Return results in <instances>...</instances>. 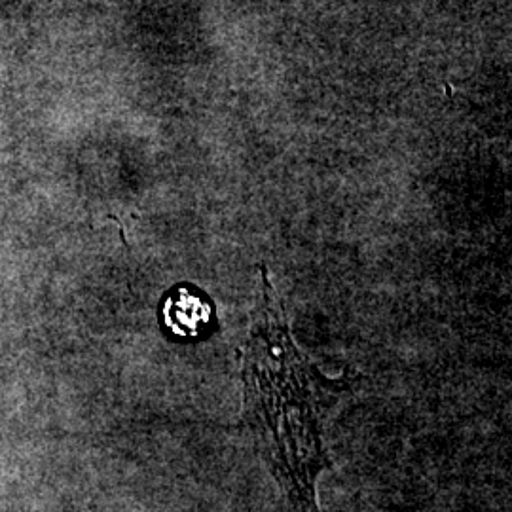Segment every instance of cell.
<instances>
[{"label":"cell","mask_w":512,"mask_h":512,"mask_svg":"<svg viewBox=\"0 0 512 512\" xmlns=\"http://www.w3.org/2000/svg\"><path fill=\"white\" fill-rule=\"evenodd\" d=\"M165 330L183 340H198L213 325V304L207 294L194 287H177L162 302Z\"/></svg>","instance_id":"obj_2"},{"label":"cell","mask_w":512,"mask_h":512,"mask_svg":"<svg viewBox=\"0 0 512 512\" xmlns=\"http://www.w3.org/2000/svg\"><path fill=\"white\" fill-rule=\"evenodd\" d=\"M245 425L294 512H319L315 480L327 467L310 370L296 348L266 268L243 357Z\"/></svg>","instance_id":"obj_1"}]
</instances>
